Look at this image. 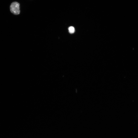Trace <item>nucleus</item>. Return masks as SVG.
<instances>
[{
    "mask_svg": "<svg viewBox=\"0 0 138 138\" xmlns=\"http://www.w3.org/2000/svg\"><path fill=\"white\" fill-rule=\"evenodd\" d=\"M10 9L11 12L13 14L16 15L19 14L20 13L19 4L16 2L12 3L10 7Z\"/></svg>",
    "mask_w": 138,
    "mask_h": 138,
    "instance_id": "nucleus-1",
    "label": "nucleus"
},
{
    "mask_svg": "<svg viewBox=\"0 0 138 138\" xmlns=\"http://www.w3.org/2000/svg\"><path fill=\"white\" fill-rule=\"evenodd\" d=\"M68 30L69 32L71 34H73L75 32V29L73 27L71 26L69 27Z\"/></svg>",
    "mask_w": 138,
    "mask_h": 138,
    "instance_id": "nucleus-2",
    "label": "nucleus"
}]
</instances>
